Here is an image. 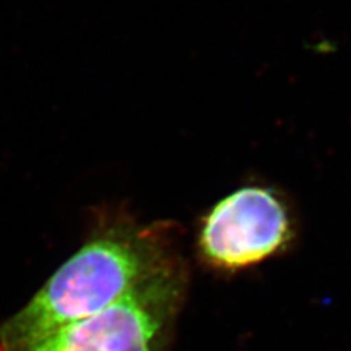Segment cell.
<instances>
[{"mask_svg":"<svg viewBox=\"0 0 351 351\" xmlns=\"http://www.w3.org/2000/svg\"><path fill=\"white\" fill-rule=\"evenodd\" d=\"M179 262L162 224L141 223L125 211H106L82 246L24 307L0 324V350L100 312Z\"/></svg>","mask_w":351,"mask_h":351,"instance_id":"obj_1","label":"cell"},{"mask_svg":"<svg viewBox=\"0 0 351 351\" xmlns=\"http://www.w3.org/2000/svg\"><path fill=\"white\" fill-rule=\"evenodd\" d=\"M293 236V218L281 196L247 186L224 196L202 218L197 250L208 267L239 271L278 255Z\"/></svg>","mask_w":351,"mask_h":351,"instance_id":"obj_3","label":"cell"},{"mask_svg":"<svg viewBox=\"0 0 351 351\" xmlns=\"http://www.w3.org/2000/svg\"><path fill=\"white\" fill-rule=\"evenodd\" d=\"M186 285L182 261L100 312L0 351H170Z\"/></svg>","mask_w":351,"mask_h":351,"instance_id":"obj_2","label":"cell"}]
</instances>
